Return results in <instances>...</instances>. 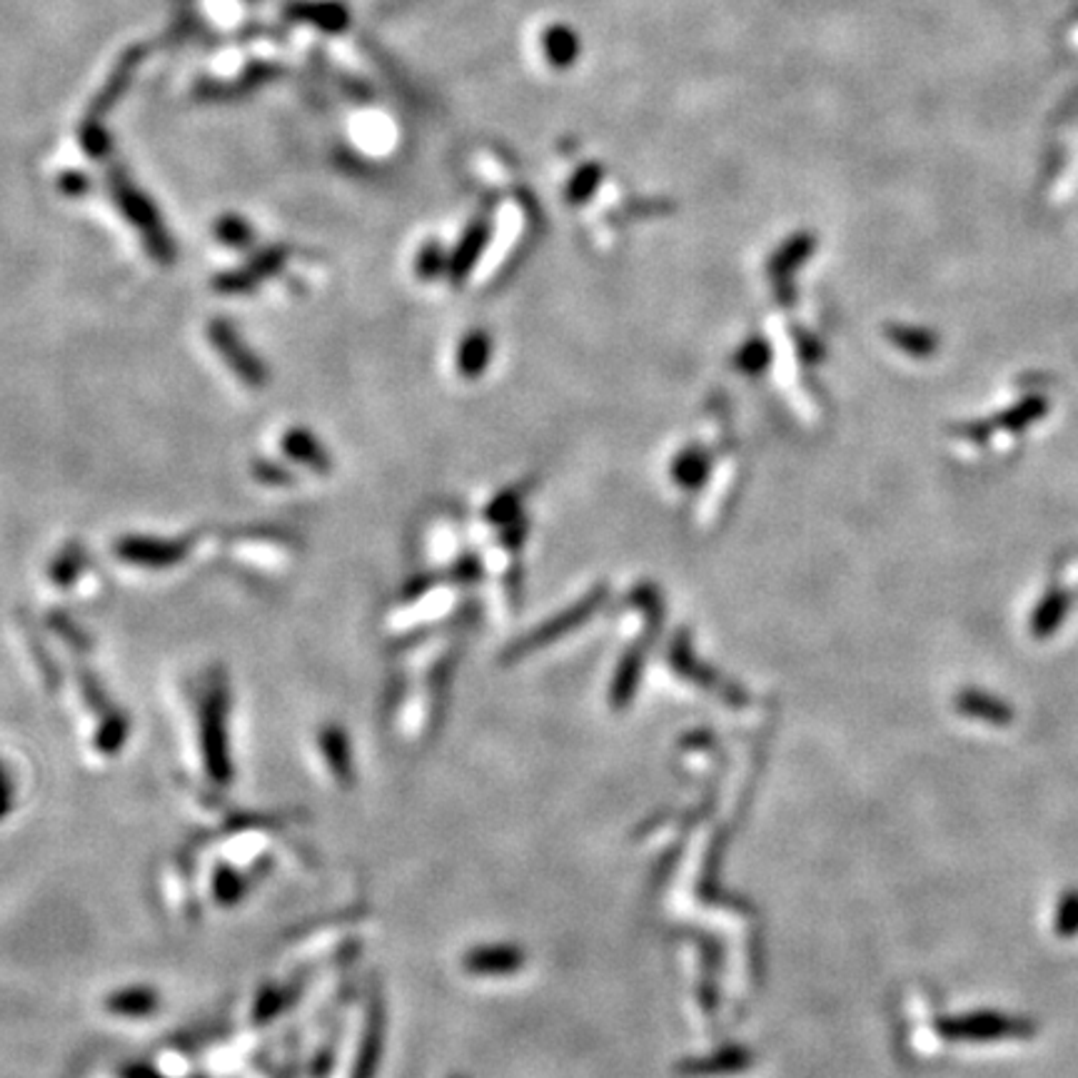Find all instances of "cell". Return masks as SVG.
I'll list each match as a JSON object with an SVG mask.
<instances>
[{
    "label": "cell",
    "mask_w": 1078,
    "mask_h": 1078,
    "mask_svg": "<svg viewBox=\"0 0 1078 1078\" xmlns=\"http://www.w3.org/2000/svg\"><path fill=\"white\" fill-rule=\"evenodd\" d=\"M208 337L215 350L225 357V363H228V367L243 379L245 385L248 387L268 385V367H265L263 359L243 343L238 330H235L225 317H215L208 327Z\"/></svg>",
    "instance_id": "1"
},
{
    "label": "cell",
    "mask_w": 1078,
    "mask_h": 1078,
    "mask_svg": "<svg viewBox=\"0 0 1078 1078\" xmlns=\"http://www.w3.org/2000/svg\"><path fill=\"white\" fill-rule=\"evenodd\" d=\"M190 550L188 540H158V537H122L116 542L118 560L146 570H166L182 562Z\"/></svg>",
    "instance_id": "2"
},
{
    "label": "cell",
    "mask_w": 1078,
    "mask_h": 1078,
    "mask_svg": "<svg viewBox=\"0 0 1078 1078\" xmlns=\"http://www.w3.org/2000/svg\"><path fill=\"white\" fill-rule=\"evenodd\" d=\"M941 1031L949 1036V1039H961V1041H996V1039H1011V1036H1023L1031 1034L1034 1026L1023 1021L1006 1019L999 1013H977L967 1016V1019L947 1021L941 1026Z\"/></svg>",
    "instance_id": "3"
},
{
    "label": "cell",
    "mask_w": 1078,
    "mask_h": 1078,
    "mask_svg": "<svg viewBox=\"0 0 1078 1078\" xmlns=\"http://www.w3.org/2000/svg\"><path fill=\"white\" fill-rule=\"evenodd\" d=\"M283 452L290 459L300 462V465L310 467L315 472H323V475L333 469L330 452H327L320 439H317L310 433V429H305V427L287 429L285 437H283Z\"/></svg>",
    "instance_id": "4"
},
{
    "label": "cell",
    "mask_w": 1078,
    "mask_h": 1078,
    "mask_svg": "<svg viewBox=\"0 0 1078 1078\" xmlns=\"http://www.w3.org/2000/svg\"><path fill=\"white\" fill-rule=\"evenodd\" d=\"M542 48H544V56L550 60V66L560 70L572 68L582 53V43L577 33L567 26L547 28V33L542 38Z\"/></svg>",
    "instance_id": "5"
},
{
    "label": "cell",
    "mask_w": 1078,
    "mask_h": 1078,
    "mask_svg": "<svg viewBox=\"0 0 1078 1078\" xmlns=\"http://www.w3.org/2000/svg\"><path fill=\"white\" fill-rule=\"evenodd\" d=\"M86 560L88 554L83 544L80 542L66 544V547L58 552L53 564H50V580H53L56 587H70V584L80 577V572L86 570Z\"/></svg>",
    "instance_id": "6"
},
{
    "label": "cell",
    "mask_w": 1078,
    "mask_h": 1078,
    "mask_svg": "<svg viewBox=\"0 0 1078 1078\" xmlns=\"http://www.w3.org/2000/svg\"><path fill=\"white\" fill-rule=\"evenodd\" d=\"M487 235L489 233H487V225L485 222H475L465 233V238H462L459 248L455 253V258L449 260V273H452V277H462V275H465L472 268V265H475V260L479 258L482 248H485Z\"/></svg>",
    "instance_id": "7"
},
{
    "label": "cell",
    "mask_w": 1078,
    "mask_h": 1078,
    "mask_svg": "<svg viewBox=\"0 0 1078 1078\" xmlns=\"http://www.w3.org/2000/svg\"><path fill=\"white\" fill-rule=\"evenodd\" d=\"M961 712H967L969 716H979L983 722L991 724H1009L1011 722V710L1001 702L991 700L987 694H963L961 696Z\"/></svg>",
    "instance_id": "8"
},
{
    "label": "cell",
    "mask_w": 1078,
    "mask_h": 1078,
    "mask_svg": "<svg viewBox=\"0 0 1078 1078\" xmlns=\"http://www.w3.org/2000/svg\"><path fill=\"white\" fill-rule=\"evenodd\" d=\"M487 357H489V340H487V335L485 333H475V335H469L465 343H462L459 347V359H457V365L462 369V375H477L485 369L487 365Z\"/></svg>",
    "instance_id": "9"
},
{
    "label": "cell",
    "mask_w": 1078,
    "mask_h": 1078,
    "mask_svg": "<svg viewBox=\"0 0 1078 1078\" xmlns=\"http://www.w3.org/2000/svg\"><path fill=\"white\" fill-rule=\"evenodd\" d=\"M215 235H218V240L222 245H228V248H248V245L253 243V230H250V225L245 222L243 218H222L218 220V225H215Z\"/></svg>",
    "instance_id": "10"
},
{
    "label": "cell",
    "mask_w": 1078,
    "mask_h": 1078,
    "mask_svg": "<svg viewBox=\"0 0 1078 1078\" xmlns=\"http://www.w3.org/2000/svg\"><path fill=\"white\" fill-rule=\"evenodd\" d=\"M811 245L814 243H811L809 235H797V238L789 240L784 248L774 255V263H772L774 273H789L792 268H797V263H802L811 253Z\"/></svg>",
    "instance_id": "11"
},
{
    "label": "cell",
    "mask_w": 1078,
    "mask_h": 1078,
    "mask_svg": "<svg viewBox=\"0 0 1078 1078\" xmlns=\"http://www.w3.org/2000/svg\"><path fill=\"white\" fill-rule=\"evenodd\" d=\"M704 469H706L704 452L702 449H690V452H684L680 459H676L674 479L682 482L684 487H692V485H696V482H702Z\"/></svg>",
    "instance_id": "12"
},
{
    "label": "cell",
    "mask_w": 1078,
    "mask_h": 1078,
    "mask_svg": "<svg viewBox=\"0 0 1078 1078\" xmlns=\"http://www.w3.org/2000/svg\"><path fill=\"white\" fill-rule=\"evenodd\" d=\"M258 285H260V280L253 275L250 268L222 273V275L215 277V283H212L215 290L222 293V295H245V293H253Z\"/></svg>",
    "instance_id": "13"
},
{
    "label": "cell",
    "mask_w": 1078,
    "mask_h": 1078,
    "mask_svg": "<svg viewBox=\"0 0 1078 1078\" xmlns=\"http://www.w3.org/2000/svg\"><path fill=\"white\" fill-rule=\"evenodd\" d=\"M600 182H602V168L590 162V166H584V168L574 172V178L570 180L567 195L572 198V202H582V200L590 198Z\"/></svg>",
    "instance_id": "14"
},
{
    "label": "cell",
    "mask_w": 1078,
    "mask_h": 1078,
    "mask_svg": "<svg viewBox=\"0 0 1078 1078\" xmlns=\"http://www.w3.org/2000/svg\"><path fill=\"white\" fill-rule=\"evenodd\" d=\"M469 967L477 971H507L517 967V953H512L507 949L477 951L475 957L469 959Z\"/></svg>",
    "instance_id": "15"
},
{
    "label": "cell",
    "mask_w": 1078,
    "mask_h": 1078,
    "mask_svg": "<svg viewBox=\"0 0 1078 1078\" xmlns=\"http://www.w3.org/2000/svg\"><path fill=\"white\" fill-rule=\"evenodd\" d=\"M287 260V250L285 248H268V250H263L258 253L253 258V263L248 265V268L253 270V275L258 277V280L263 283L265 277H270L275 273H280L283 270V265Z\"/></svg>",
    "instance_id": "16"
},
{
    "label": "cell",
    "mask_w": 1078,
    "mask_h": 1078,
    "mask_svg": "<svg viewBox=\"0 0 1078 1078\" xmlns=\"http://www.w3.org/2000/svg\"><path fill=\"white\" fill-rule=\"evenodd\" d=\"M253 472H255V477H258L260 482H265V485H275V487H280V485H293V472H287L280 462H270V459H258L253 465Z\"/></svg>",
    "instance_id": "17"
},
{
    "label": "cell",
    "mask_w": 1078,
    "mask_h": 1078,
    "mask_svg": "<svg viewBox=\"0 0 1078 1078\" xmlns=\"http://www.w3.org/2000/svg\"><path fill=\"white\" fill-rule=\"evenodd\" d=\"M1056 931H1061V937H1071L1078 931V891L1064 897L1059 917H1056Z\"/></svg>",
    "instance_id": "18"
},
{
    "label": "cell",
    "mask_w": 1078,
    "mask_h": 1078,
    "mask_svg": "<svg viewBox=\"0 0 1078 1078\" xmlns=\"http://www.w3.org/2000/svg\"><path fill=\"white\" fill-rule=\"evenodd\" d=\"M769 359V350L764 343H749L742 353H739V367L746 369V373H756L762 369Z\"/></svg>",
    "instance_id": "19"
},
{
    "label": "cell",
    "mask_w": 1078,
    "mask_h": 1078,
    "mask_svg": "<svg viewBox=\"0 0 1078 1078\" xmlns=\"http://www.w3.org/2000/svg\"><path fill=\"white\" fill-rule=\"evenodd\" d=\"M443 270V250L437 245H427V248L417 255V273L423 277H435Z\"/></svg>",
    "instance_id": "20"
}]
</instances>
